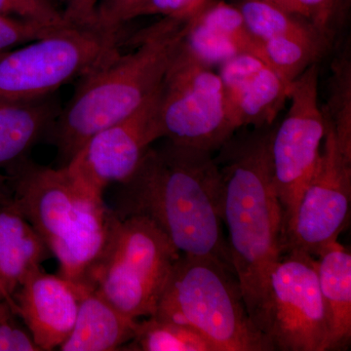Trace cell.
Returning <instances> with one entry per match:
<instances>
[{"mask_svg":"<svg viewBox=\"0 0 351 351\" xmlns=\"http://www.w3.org/2000/svg\"><path fill=\"white\" fill-rule=\"evenodd\" d=\"M261 1L269 2L274 5L280 7L288 12L295 14V15L302 16L304 18V12L301 6L299 5L295 0H261Z\"/></svg>","mask_w":351,"mask_h":351,"instance_id":"d6a6232c","label":"cell"},{"mask_svg":"<svg viewBox=\"0 0 351 351\" xmlns=\"http://www.w3.org/2000/svg\"><path fill=\"white\" fill-rule=\"evenodd\" d=\"M158 92L130 117L92 136L66 164L92 195L104 197L110 184L128 181L152 143L161 138L156 115Z\"/></svg>","mask_w":351,"mask_h":351,"instance_id":"8fae6325","label":"cell"},{"mask_svg":"<svg viewBox=\"0 0 351 351\" xmlns=\"http://www.w3.org/2000/svg\"><path fill=\"white\" fill-rule=\"evenodd\" d=\"M60 29H62L47 27L23 18L0 15V53L46 38Z\"/></svg>","mask_w":351,"mask_h":351,"instance_id":"83f0119b","label":"cell"},{"mask_svg":"<svg viewBox=\"0 0 351 351\" xmlns=\"http://www.w3.org/2000/svg\"><path fill=\"white\" fill-rule=\"evenodd\" d=\"M122 186L119 217H145L182 255L217 258L232 269L221 228L223 180L211 152L170 142L149 147Z\"/></svg>","mask_w":351,"mask_h":351,"instance_id":"6da1fadb","label":"cell"},{"mask_svg":"<svg viewBox=\"0 0 351 351\" xmlns=\"http://www.w3.org/2000/svg\"><path fill=\"white\" fill-rule=\"evenodd\" d=\"M56 95L29 100H0V167H10L49 134L61 112Z\"/></svg>","mask_w":351,"mask_h":351,"instance_id":"e0dca14e","label":"cell"},{"mask_svg":"<svg viewBox=\"0 0 351 351\" xmlns=\"http://www.w3.org/2000/svg\"><path fill=\"white\" fill-rule=\"evenodd\" d=\"M239 8L249 31L262 43L282 36H323L306 18L288 12L269 2L244 0Z\"/></svg>","mask_w":351,"mask_h":351,"instance_id":"603a6c76","label":"cell"},{"mask_svg":"<svg viewBox=\"0 0 351 351\" xmlns=\"http://www.w3.org/2000/svg\"><path fill=\"white\" fill-rule=\"evenodd\" d=\"M196 15L230 39L239 53L254 55L262 59L263 43L249 31L239 7L225 1L207 0L196 11Z\"/></svg>","mask_w":351,"mask_h":351,"instance_id":"cb8c5ba5","label":"cell"},{"mask_svg":"<svg viewBox=\"0 0 351 351\" xmlns=\"http://www.w3.org/2000/svg\"><path fill=\"white\" fill-rule=\"evenodd\" d=\"M82 288L63 277L32 270L14 295L15 313L43 351L59 348L77 317Z\"/></svg>","mask_w":351,"mask_h":351,"instance_id":"4fadbf2b","label":"cell"},{"mask_svg":"<svg viewBox=\"0 0 351 351\" xmlns=\"http://www.w3.org/2000/svg\"><path fill=\"white\" fill-rule=\"evenodd\" d=\"M318 281L329 324V350H346L351 341V255L335 242L317 257Z\"/></svg>","mask_w":351,"mask_h":351,"instance_id":"d6986e66","label":"cell"},{"mask_svg":"<svg viewBox=\"0 0 351 351\" xmlns=\"http://www.w3.org/2000/svg\"><path fill=\"white\" fill-rule=\"evenodd\" d=\"M206 1L207 0H144L134 11L132 19L149 15L189 17Z\"/></svg>","mask_w":351,"mask_h":351,"instance_id":"4dcf8cb0","label":"cell"},{"mask_svg":"<svg viewBox=\"0 0 351 351\" xmlns=\"http://www.w3.org/2000/svg\"><path fill=\"white\" fill-rule=\"evenodd\" d=\"M161 138L213 154L237 133L219 73L184 46L173 60L157 98Z\"/></svg>","mask_w":351,"mask_h":351,"instance_id":"8992f818","label":"cell"},{"mask_svg":"<svg viewBox=\"0 0 351 351\" xmlns=\"http://www.w3.org/2000/svg\"><path fill=\"white\" fill-rule=\"evenodd\" d=\"M17 317L8 302H0V351H43Z\"/></svg>","mask_w":351,"mask_h":351,"instance_id":"f1b7e54d","label":"cell"},{"mask_svg":"<svg viewBox=\"0 0 351 351\" xmlns=\"http://www.w3.org/2000/svg\"><path fill=\"white\" fill-rule=\"evenodd\" d=\"M274 130L269 126L234 133L215 158L223 180L230 262L255 325L270 272L283 254L282 208L270 152Z\"/></svg>","mask_w":351,"mask_h":351,"instance_id":"7a4b0ae2","label":"cell"},{"mask_svg":"<svg viewBox=\"0 0 351 351\" xmlns=\"http://www.w3.org/2000/svg\"><path fill=\"white\" fill-rule=\"evenodd\" d=\"M332 45V41L323 36L269 39L263 43L262 60L284 82L292 85L307 68L317 64Z\"/></svg>","mask_w":351,"mask_h":351,"instance_id":"ffe728a7","label":"cell"},{"mask_svg":"<svg viewBox=\"0 0 351 351\" xmlns=\"http://www.w3.org/2000/svg\"><path fill=\"white\" fill-rule=\"evenodd\" d=\"M119 36L69 25L0 53V100H29L56 93L119 50Z\"/></svg>","mask_w":351,"mask_h":351,"instance_id":"52a82bcc","label":"cell"},{"mask_svg":"<svg viewBox=\"0 0 351 351\" xmlns=\"http://www.w3.org/2000/svg\"><path fill=\"white\" fill-rule=\"evenodd\" d=\"M329 97L322 108L331 124L339 149L351 160V45L348 38L337 51L331 64Z\"/></svg>","mask_w":351,"mask_h":351,"instance_id":"44dd1931","label":"cell"},{"mask_svg":"<svg viewBox=\"0 0 351 351\" xmlns=\"http://www.w3.org/2000/svg\"><path fill=\"white\" fill-rule=\"evenodd\" d=\"M99 2L100 0H64V20L73 27H94Z\"/></svg>","mask_w":351,"mask_h":351,"instance_id":"1f68e13d","label":"cell"},{"mask_svg":"<svg viewBox=\"0 0 351 351\" xmlns=\"http://www.w3.org/2000/svg\"><path fill=\"white\" fill-rule=\"evenodd\" d=\"M0 15L23 18L55 29L69 27L63 11L51 0H0Z\"/></svg>","mask_w":351,"mask_h":351,"instance_id":"4316f807","label":"cell"},{"mask_svg":"<svg viewBox=\"0 0 351 351\" xmlns=\"http://www.w3.org/2000/svg\"><path fill=\"white\" fill-rule=\"evenodd\" d=\"M143 1L144 0H100L96 9L95 29L120 34L123 25L132 20L134 11Z\"/></svg>","mask_w":351,"mask_h":351,"instance_id":"f546056e","label":"cell"},{"mask_svg":"<svg viewBox=\"0 0 351 351\" xmlns=\"http://www.w3.org/2000/svg\"><path fill=\"white\" fill-rule=\"evenodd\" d=\"M51 252L29 221L11 202L0 204V302L15 313L14 295Z\"/></svg>","mask_w":351,"mask_h":351,"instance_id":"2e32d148","label":"cell"},{"mask_svg":"<svg viewBox=\"0 0 351 351\" xmlns=\"http://www.w3.org/2000/svg\"><path fill=\"white\" fill-rule=\"evenodd\" d=\"M181 253L145 217L121 218L89 289L129 317L154 315Z\"/></svg>","mask_w":351,"mask_h":351,"instance_id":"5b68a950","label":"cell"},{"mask_svg":"<svg viewBox=\"0 0 351 351\" xmlns=\"http://www.w3.org/2000/svg\"><path fill=\"white\" fill-rule=\"evenodd\" d=\"M256 326L274 350H329L317 258L301 251L284 252L270 272Z\"/></svg>","mask_w":351,"mask_h":351,"instance_id":"ba28073f","label":"cell"},{"mask_svg":"<svg viewBox=\"0 0 351 351\" xmlns=\"http://www.w3.org/2000/svg\"><path fill=\"white\" fill-rule=\"evenodd\" d=\"M12 203L52 250L75 225L93 197L71 174L68 166L45 167L22 159L8 167Z\"/></svg>","mask_w":351,"mask_h":351,"instance_id":"7c38bea8","label":"cell"},{"mask_svg":"<svg viewBox=\"0 0 351 351\" xmlns=\"http://www.w3.org/2000/svg\"><path fill=\"white\" fill-rule=\"evenodd\" d=\"M219 66L228 112L237 130L272 126L289 100L291 85L254 55L241 53Z\"/></svg>","mask_w":351,"mask_h":351,"instance_id":"5bb4252c","label":"cell"},{"mask_svg":"<svg viewBox=\"0 0 351 351\" xmlns=\"http://www.w3.org/2000/svg\"><path fill=\"white\" fill-rule=\"evenodd\" d=\"M119 216L104 197L91 198L71 230L51 250L59 261V276L78 287L89 288L113 237Z\"/></svg>","mask_w":351,"mask_h":351,"instance_id":"9a60e30c","label":"cell"},{"mask_svg":"<svg viewBox=\"0 0 351 351\" xmlns=\"http://www.w3.org/2000/svg\"><path fill=\"white\" fill-rule=\"evenodd\" d=\"M184 44L196 59L211 68L215 64L221 66L232 57L241 54L230 39L201 21L196 12L189 21Z\"/></svg>","mask_w":351,"mask_h":351,"instance_id":"d4e9b609","label":"cell"},{"mask_svg":"<svg viewBox=\"0 0 351 351\" xmlns=\"http://www.w3.org/2000/svg\"><path fill=\"white\" fill-rule=\"evenodd\" d=\"M191 16L164 17L137 34L135 51H115L80 77L49 132L63 165L92 136L130 117L158 91Z\"/></svg>","mask_w":351,"mask_h":351,"instance_id":"3957f363","label":"cell"},{"mask_svg":"<svg viewBox=\"0 0 351 351\" xmlns=\"http://www.w3.org/2000/svg\"><path fill=\"white\" fill-rule=\"evenodd\" d=\"M308 20L334 43L350 17L351 0H295Z\"/></svg>","mask_w":351,"mask_h":351,"instance_id":"484cf974","label":"cell"},{"mask_svg":"<svg viewBox=\"0 0 351 351\" xmlns=\"http://www.w3.org/2000/svg\"><path fill=\"white\" fill-rule=\"evenodd\" d=\"M319 69L311 64L291 85L290 108L274 128L270 152L283 213V234L317 167L327 124L318 99ZM283 239V237H282Z\"/></svg>","mask_w":351,"mask_h":351,"instance_id":"9c48e42d","label":"cell"},{"mask_svg":"<svg viewBox=\"0 0 351 351\" xmlns=\"http://www.w3.org/2000/svg\"><path fill=\"white\" fill-rule=\"evenodd\" d=\"M11 200V196L7 195L6 179L0 175V204H6Z\"/></svg>","mask_w":351,"mask_h":351,"instance_id":"836d02e7","label":"cell"},{"mask_svg":"<svg viewBox=\"0 0 351 351\" xmlns=\"http://www.w3.org/2000/svg\"><path fill=\"white\" fill-rule=\"evenodd\" d=\"M137 323V319L120 313L96 291L82 288L75 327L58 350H121L133 339Z\"/></svg>","mask_w":351,"mask_h":351,"instance_id":"ac0fdd59","label":"cell"},{"mask_svg":"<svg viewBox=\"0 0 351 351\" xmlns=\"http://www.w3.org/2000/svg\"><path fill=\"white\" fill-rule=\"evenodd\" d=\"M125 348L138 351H217L193 328L157 315L137 323L135 335Z\"/></svg>","mask_w":351,"mask_h":351,"instance_id":"7402d4cb","label":"cell"},{"mask_svg":"<svg viewBox=\"0 0 351 351\" xmlns=\"http://www.w3.org/2000/svg\"><path fill=\"white\" fill-rule=\"evenodd\" d=\"M326 120V119H325ZM326 135L315 172L283 234V253L301 251L318 257L338 239L350 219L351 160L339 149L326 120Z\"/></svg>","mask_w":351,"mask_h":351,"instance_id":"30bf717a","label":"cell"},{"mask_svg":"<svg viewBox=\"0 0 351 351\" xmlns=\"http://www.w3.org/2000/svg\"><path fill=\"white\" fill-rule=\"evenodd\" d=\"M154 315L193 328L217 351H274L254 324L232 267L199 256H180Z\"/></svg>","mask_w":351,"mask_h":351,"instance_id":"277c9868","label":"cell"}]
</instances>
